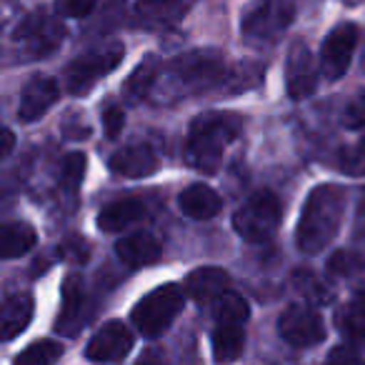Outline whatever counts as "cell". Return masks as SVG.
<instances>
[{"instance_id":"cell-1","label":"cell","mask_w":365,"mask_h":365,"mask_svg":"<svg viewBox=\"0 0 365 365\" xmlns=\"http://www.w3.org/2000/svg\"><path fill=\"white\" fill-rule=\"evenodd\" d=\"M345 213V190L333 182L318 185L308 193L298 220L295 240L305 255H318L335 240Z\"/></svg>"},{"instance_id":"cell-2","label":"cell","mask_w":365,"mask_h":365,"mask_svg":"<svg viewBox=\"0 0 365 365\" xmlns=\"http://www.w3.org/2000/svg\"><path fill=\"white\" fill-rule=\"evenodd\" d=\"M243 118L235 113L210 110L190 123L188 143H185V160L200 173H215L223 163V153L240 135Z\"/></svg>"},{"instance_id":"cell-3","label":"cell","mask_w":365,"mask_h":365,"mask_svg":"<svg viewBox=\"0 0 365 365\" xmlns=\"http://www.w3.org/2000/svg\"><path fill=\"white\" fill-rule=\"evenodd\" d=\"M250 318V308L238 293H225L218 300V323L213 330V358L215 363L228 365L240 358L245 345V323Z\"/></svg>"},{"instance_id":"cell-4","label":"cell","mask_w":365,"mask_h":365,"mask_svg":"<svg viewBox=\"0 0 365 365\" xmlns=\"http://www.w3.org/2000/svg\"><path fill=\"white\" fill-rule=\"evenodd\" d=\"M182 305H185V290L178 283H165L140 298V303L133 308V323L140 335L158 338L180 315Z\"/></svg>"},{"instance_id":"cell-5","label":"cell","mask_w":365,"mask_h":365,"mask_svg":"<svg viewBox=\"0 0 365 365\" xmlns=\"http://www.w3.org/2000/svg\"><path fill=\"white\" fill-rule=\"evenodd\" d=\"M283 220V205L270 190L253 193L233 215V228L245 243H265L275 235Z\"/></svg>"},{"instance_id":"cell-6","label":"cell","mask_w":365,"mask_h":365,"mask_svg":"<svg viewBox=\"0 0 365 365\" xmlns=\"http://www.w3.org/2000/svg\"><path fill=\"white\" fill-rule=\"evenodd\" d=\"M295 21L293 0H253L243 13L240 31L248 41L265 43L280 38Z\"/></svg>"},{"instance_id":"cell-7","label":"cell","mask_w":365,"mask_h":365,"mask_svg":"<svg viewBox=\"0 0 365 365\" xmlns=\"http://www.w3.org/2000/svg\"><path fill=\"white\" fill-rule=\"evenodd\" d=\"M125 48L120 43H106V46L88 51L86 56L76 58L66 71V88L73 96H83L96 86L101 78L110 76L123 63Z\"/></svg>"},{"instance_id":"cell-8","label":"cell","mask_w":365,"mask_h":365,"mask_svg":"<svg viewBox=\"0 0 365 365\" xmlns=\"http://www.w3.org/2000/svg\"><path fill=\"white\" fill-rule=\"evenodd\" d=\"M170 76L180 81L178 86L188 88V91H200L220 83L225 76V63L223 56L215 51H193L185 56L175 58L170 66Z\"/></svg>"},{"instance_id":"cell-9","label":"cell","mask_w":365,"mask_h":365,"mask_svg":"<svg viewBox=\"0 0 365 365\" xmlns=\"http://www.w3.org/2000/svg\"><path fill=\"white\" fill-rule=\"evenodd\" d=\"M278 333L293 348H310V345L323 343L325 323L318 310L310 305H288L278 318Z\"/></svg>"},{"instance_id":"cell-10","label":"cell","mask_w":365,"mask_h":365,"mask_svg":"<svg viewBox=\"0 0 365 365\" xmlns=\"http://www.w3.org/2000/svg\"><path fill=\"white\" fill-rule=\"evenodd\" d=\"M358 38L360 33L353 23H340L325 36L323 48H320V73L328 81H338L348 73L355 48H358Z\"/></svg>"},{"instance_id":"cell-11","label":"cell","mask_w":365,"mask_h":365,"mask_svg":"<svg viewBox=\"0 0 365 365\" xmlns=\"http://www.w3.org/2000/svg\"><path fill=\"white\" fill-rule=\"evenodd\" d=\"M63 36H66L63 23L53 16H46V13H36V16L26 18L16 31V41L33 58H43L53 53L61 46Z\"/></svg>"},{"instance_id":"cell-12","label":"cell","mask_w":365,"mask_h":365,"mask_svg":"<svg viewBox=\"0 0 365 365\" xmlns=\"http://www.w3.org/2000/svg\"><path fill=\"white\" fill-rule=\"evenodd\" d=\"M133 348V333L123 320H108L96 330L86 348V355L96 363H118Z\"/></svg>"},{"instance_id":"cell-13","label":"cell","mask_w":365,"mask_h":365,"mask_svg":"<svg viewBox=\"0 0 365 365\" xmlns=\"http://www.w3.org/2000/svg\"><path fill=\"white\" fill-rule=\"evenodd\" d=\"M285 88L293 101H305L318 88V63L305 43H295L285 63Z\"/></svg>"},{"instance_id":"cell-14","label":"cell","mask_w":365,"mask_h":365,"mask_svg":"<svg viewBox=\"0 0 365 365\" xmlns=\"http://www.w3.org/2000/svg\"><path fill=\"white\" fill-rule=\"evenodd\" d=\"M61 96V86L51 76H36L23 86L21 103H18V118L21 123H36L56 106Z\"/></svg>"},{"instance_id":"cell-15","label":"cell","mask_w":365,"mask_h":365,"mask_svg":"<svg viewBox=\"0 0 365 365\" xmlns=\"http://www.w3.org/2000/svg\"><path fill=\"white\" fill-rule=\"evenodd\" d=\"M61 313L56 318V330L63 335H78L81 328L86 325L88 318V293L86 285L78 275H68L63 283V295H61Z\"/></svg>"},{"instance_id":"cell-16","label":"cell","mask_w":365,"mask_h":365,"mask_svg":"<svg viewBox=\"0 0 365 365\" xmlns=\"http://www.w3.org/2000/svg\"><path fill=\"white\" fill-rule=\"evenodd\" d=\"M110 170L118 175L125 178H148L160 168L155 150L150 145H143V143H133V145L118 148L110 155Z\"/></svg>"},{"instance_id":"cell-17","label":"cell","mask_w":365,"mask_h":365,"mask_svg":"<svg viewBox=\"0 0 365 365\" xmlns=\"http://www.w3.org/2000/svg\"><path fill=\"white\" fill-rule=\"evenodd\" d=\"M33 295L28 293H16L11 298L0 300V340H13L28 328V323L33 320Z\"/></svg>"},{"instance_id":"cell-18","label":"cell","mask_w":365,"mask_h":365,"mask_svg":"<svg viewBox=\"0 0 365 365\" xmlns=\"http://www.w3.org/2000/svg\"><path fill=\"white\" fill-rule=\"evenodd\" d=\"M195 3L198 0H135V13L148 26L165 28L182 21Z\"/></svg>"},{"instance_id":"cell-19","label":"cell","mask_w":365,"mask_h":365,"mask_svg":"<svg viewBox=\"0 0 365 365\" xmlns=\"http://www.w3.org/2000/svg\"><path fill=\"white\" fill-rule=\"evenodd\" d=\"M228 273L220 268H198L193 273H188L185 278V295H190L198 303H213V300H220L225 293H228Z\"/></svg>"},{"instance_id":"cell-20","label":"cell","mask_w":365,"mask_h":365,"mask_svg":"<svg viewBox=\"0 0 365 365\" xmlns=\"http://www.w3.org/2000/svg\"><path fill=\"white\" fill-rule=\"evenodd\" d=\"M115 253L130 268H143V265H153L160 258L163 245L153 233H133L118 240Z\"/></svg>"},{"instance_id":"cell-21","label":"cell","mask_w":365,"mask_h":365,"mask_svg":"<svg viewBox=\"0 0 365 365\" xmlns=\"http://www.w3.org/2000/svg\"><path fill=\"white\" fill-rule=\"evenodd\" d=\"M178 205H180V210L188 215V218L210 220V218H215V215L220 213V208H223V200H220V195L215 193L210 185L195 182V185H188V188L178 195Z\"/></svg>"},{"instance_id":"cell-22","label":"cell","mask_w":365,"mask_h":365,"mask_svg":"<svg viewBox=\"0 0 365 365\" xmlns=\"http://www.w3.org/2000/svg\"><path fill=\"white\" fill-rule=\"evenodd\" d=\"M145 215V203L138 198H123L113 200L110 205L98 213V225L106 233H118V230H125L128 225L138 223V220Z\"/></svg>"},{"instance_id":"cell-23","label":"cell","mask_w":365,"mask_h":365,"mask_svg":"<svg viewBox=\"0 0 365 365\" xmlns=\"http://www.w3.org/2000/svg\"><path fill=\"white\" fill-rule=\"evenodd\" d=\"M36 243H38V233L33 225L23 223V220L0 223V258L3 260L21 258Z\"/></svg>"},{"instance_id":"cell-24","label":"cell","mask_w":365,"mask_h":365,"mask_svg":"<svg viewBox=\"0 0 365 365\" xmlns=\"http://www.w3.org/2000/svg\"><path fill=\"white\" fill-rule=\"evenodd\" d=\"M158 63L160 61H155L153 56L145 58V61L138 66V71L128 78L125 96L130 98V101H143V98L150 96V91L158 86V76H160V66H158Z\"/></svg>"},{"instance_id":"cell-25","label":"cell","mask_w":365,"mask_h":365,"mask_svg":"<svg viewBox=\"0 0 365 365\" xmlns=\"http://www.w3.org/2000/svg\"><path fill=\"white\" fill-rule=\"evenodd\" d=\"M335 328L350 343H360L365 340V308L355 300L350 305H343L335 313Z\"/></svg>"},{"instance_id":"cell-26","label":"cell","mask_w":365,"mask_h":365,"mask_svg":"<svg viewBox=\"0 0 365 365\" xmlns=\"http://www.w3.org/2000/svg\"><path fill=\"white\" fill-rule=\"evenodd\" d=\"M63 355V345L56 340H36L16 355V365H53Z\"/></svg>"},{"instance_id":"cell-27","label":"cell","mask_w":365,"mask_h":365,"mask_svg":"<svg viewBox=\"0 0 365 365\" xmlns=\"http://www.w3.org/2000/svg\"><path fill=\"white\" fill-rule=\"evenodd\" d=\"M83 175H86V155L83 153H68L61 163V173H58L61 185L73 193V190L81 188Z\"/></svg>"},{"instance_id":"cell-28","label":"cell","mask_w":365,"mask_h":365,"mask_svg":"<svg viewBox=\"0 0 365 365\" xmlns=\"http://www.w3.org/2000/svg\"><path fill=\"white\" fill-rule=\"evenodd\" d=\"M340 168L348 175H365V140L340 150Z\"/></svg>"},{"instance_id":"cell-29","label":"cell","mask_w":365,"mask_h":365,"mask_svg":"<svg viewBox=\"0 0 365 365\" xmlns=\"http://www.w3.org/2000/svg\"><path fill=\"white\" fill-rule=\"evenodd\" d=\"M343 125L348 130H365V91L355 93L343 110Z\"/></svg>"},{"instance_id":"cell-30","label":"cell","mask_w":365,"mask_h":365,"mask_svg":"<svg viewBox=\"0 0 365 365\" xmlns=\"http://www.w3.org/2000/svg\"><path fill=\"white\" fill-rule=\"evenodd\" d=\"M328 268L333 270V273H338V275H353V273H360V270L365 268V258L343 250V253H335L333 258H330Z\"/></svg>"},{"instance_id":"cell-31","label":"cell","mask_w":365,"mask_h":365,"mask_svg":"<svg viewBox=\"0 0 365 365\" xmlns=\"http://www.w3.org/2000/svg\"><path fill=\"white\" fill-rule=\"evenodd\" d=\"M61 255L71 263H86L88 255H91V245L86 243V238H78V235H68L61 243Z\"/></svg>"},{"instance_id":"cell-32","label":"cell","mask_w":365,"mask_h":365,"mask_svg":"<svg viewBox=\"0 0 365 365\" xmlns=\"http://www.w3.org/2000/svg\"><path fill=\"white\" fill-rule=\"evenodd\" d=\"M325 365H365V358L350 345H338V348H333L328 353Z\"/></svg>"},{"instance_id":"cell-33","label":"cell","mask_w":365,"mask_h":365,"mask_svg":"<svg viewBox=\"0 0 365 365\" xmlns=\"http://www.w3.org/2000/svg\"><path fill=\"white\" fill-rule=\"evenodd\" d=\"M98 0H61L58 3V11L66 18H86L96 11Z\"/></svg>"},{"instance_id":"cell-34","label":"cell","mask_w":365,"mask_h":365,"mask_svg":"<svg viewBox=\"0 0 365 365\" xmlns=\"http://www.w3.org/2000/svg\"><path fill=\"white\" fill-rule=\"evenodd\" d=\"M123 123H125V113L118 106H110L106 113H103V130H106L108 138H118L123 130Z\"/></svg>"},{"instance_id":"cell-35","label":"cell","mask_w":365,"mask_h":365,"mask_svg":"<svg viewBox=\"0 0 365 365\" xmlns=\"http://www.w3.org/2000/svg\"><path fill=\"white\" fill-rule=\"evenodd\" d=\"M13 148H16V135H13V130L0 125V160H6L13 153Z\"/></svg>"},{"instance_id":"cell-36","label":"cell","mask_w":365,"mask_h":365,"mask_svg":"<svg viewBox=\"0 0 365 365\" xmlns=\"http://www.w3.org/2000/svg\"><path fill=\"white\" fill-rule=\"evenodd\" d=\"M135 365H165V360H163V358H158L155 353H148V355H143V358L138 360Z\"/></svg>"},{"instance_id":"cell-37","label":"cell","mask_w":365,"mask_h":365,"mask_svg":"<svg viewBox=\"0 0 365 365\" xmlns=\"http://www.w3.org/2000/svg\"><path fill=\"white\" fill-rule=\"evenodd\" d=\"M355 300H358V303L365 308V288H363V290H358V295H355Z\"/></svg>"}]
</instances>
